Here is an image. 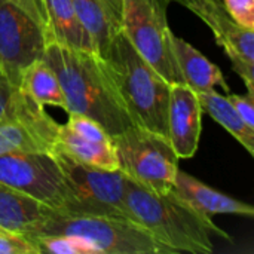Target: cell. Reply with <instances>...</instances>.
Masks as SVG:
<instances>
[{
    "label": "cell",
    "instance_id": "6da1fadb",
    "mask_svg": "<svg viewBox=\"0 0 254 254\" xmlns=\"http://www.w3.org/2000/svg\"><path fill=\"white\" fill-rule=\"evenodd\" d=\"M42 60L60 80L67 113L97 121L110 137L134 127L104 60L95 52L48 43Z\"/></svg>",
    "mask_w": 254,
    "mask_h": 254
},
{
    "label": "cell",
    "instance_id": "7a4b0ae2",
    "mask_svg": "<svg viewBox=\"0 0 254 254\" xmlns=\"http://www.w3.org/2000/svg\"><path fill=\"white\" fill-rule=\"evenodd\" d=\"M125 210L131 220L147 229L173 253L210 254L214 250L213 237L231 241V235L211 217L196 211L174 190L158 193L128 179Z\"/></svg>",
    "mask_w": 254,
    "mask_h": 254
},
{
    "label": "cell",
    "instance_id": "3957f363",
    "mask_svg": "<svg viewBox=\"0 0 254 254\" xmlns=\"http://www.w3.org/2000/svg\"><path fill=\"white\" fill-rule=\"evenodd\" d=\"M103 60L134 125L168 137L171 83L138 54L122 30L113 34Z\"/></svg>",
    "mask_w": 254,
    "mask_h": 254
},
{
    "label": "cell",
    "instance_id": "277c9868",
    "mask_svg": "<svg viewBox=\"0 0 254 254\" xmlns=\"http://www.w3.org/2000/svg\"><path fill=\"white\" fill-rule=\"evenodd\" d=\"M54 155L65 186V202L60 214L129 219L125 210L128 177L121 170H104L83 164L58 147Z\"/></svg>",
    "mask_w": 254,
    "mask_h": 254
},
{
    "label": "cell",
    "instance_id": "5b68a950",
    "mask_svg": "<svg viewBox=\"0 0 254 254\" xmlns=\"http://www.w3.org/2000/svg\"><path fill=\"white\" fill-rule=\"evenodd\" d=\"M36 235L79 237L86 240L97 254H173L147 229L127 217L68 216L55 211Z\"/></svg>",
    "mask_w": 254,
    "mask_h": 254
},
{
    "label": "cell",
    "instance_id": "8992f818",
    "mask_svg": "<svg viewBox=\"0 0 254 254\" xmlns=\"http://www.w3.org/2000/svg\"><path fill=\"white\" fill-rule=\"evenodd\" d=\"M112 143L128 179L158 193L173 190L180 159L168 137L134 125L113 135Z\"/></svg>",
    "mask_w": 254,
    "mask_h": 254
},
{
    "label": "cell",
    "instance_id": "52a82bcc",
    "mask_svg": "<svg viewBox=\"0 0 254 254\" xmlns=\"http://www.w3.org/2000/svg\"><path fill=\"white\" fill-rule=\"evenodd\" d=\"M167 4V0H124L122 31L167 82L185 83L173 54Z\"/></svg>",
    "mask_w": 254,
    "mask_h": 254
},
{
    "label": "cell",
    "instance_id": "ba28073f",
    "mask_svg": "<svg viewBox=\"0 0 254 254\" xmlns=\"http://www.w3.org/2000/svg\"><path fill=\"white\" fill-rule=\"evenodd\" d=\"M60 124L25 91L16 88L7 115L0 121V155L16 152L54 153Z\"/></svg>",
    "mask_w": 254,
    "mask_h": 254
},
{
    "label": "cell",
    "instance_id": "9c48e42d",
    "mask_svg": "<svg viewBox=\"0 0 254 254\" xmlns=\"http://www.w3.org/2000/svg\"><path fill=\"white\" fill-rule=\"evenodd\" d=\"M0 182L60 213L65 202L63 171L54 153L16 152L0 155Z\"/></svg>",
    "mask_w": 254,
    "mask_h": 254
},
{
    "label": "cell",
    "instance_id": "30bf717a",
    "mask_svg": "<svg viewBox=\"0 0 254 254\" xmlns=\"http://www.w3.org/2000/svg\"><path fill=\"white\" fill-rule=\"evenodd\" d=\"M46 40L37 19L19 6L0 0V68L19 88L24 71L43 57Z\"/></svg>",
    "mask_w": 254,
    "mask_h": 254
},
{
    "label": "cell",
    "instance_id": "8fae6325",
    "mask_svg": "<svg viewBox=\"0 0 254 254\" xmlns=\"http://www.w3.org/2000/svg\"><path fill=\"white\" fill-rule=\"evenodd\" d=\"M193 12L214 34L217 45L229 57L234 70L243 79L247 94L254 95V33L237 24L223 0H167Z\"/></svg>",
    "mask_w": 254,
    "mask_h": 254
},
{
    "label": "cell",
    "instance_id": "7c38bea8",
    "mask_svg": "<svg viewBox=\"0 0 254 254\" xmlns=\"http://www.w3.org/2000/svg\"><path fill=\"white\" fill-rule=\"evenodd\" d=\"M167 128L179 159L195 156L202 131V109L196 92L186 83H171Z\"/></svg>",
    "mask_w": 254,
    "mask_h": 254
},
{
    "label": "cell",
    "instance_id": "4fadbf2b",
    "mask_svg": "<svg viewBox=\"0 0 254 254\" xmlns=\"http://www.w3.org/2000/svg\"><path fill=\"white\" fill-rule=\"evenodd\" d=\"M45 40L71 49L95 52L92 40L80 24L71 0H36Z\"/></svg>",
    "mask_w": 254,
    "mask_h": 254
},
{
    "label": "cell",
    "instance_id": "5bb4252c",
    "mask_svg": "<svg viewBox=\"0 0 254 254\" xmlns=\"http://www.w3.org/2000/svg\"><path fill=\"white\" fill-rule=\"evenodd\" d=\"M54 213L49 205L0 182V228L30 238Z\"/></svg>",
    "mask_w": 254,
    "mask_h": 254
},
{
    "label": "cell",
    "instance_id": "9a60e30c",
    "mask_svg": "<svg viewBox=\"0 0 254 254\" xmlns=\"http://www.w3.org/2000/svg\"><path fill=\"white\" fill-rule=\"evenodd\" d=\"M173 190L196 211L208 217L216 214H238L247 217L254 216V208L250 204L219 192L180 170L176 174Z\"/></svg>",
    "mask_w": 254,
    "mask_h": 254
},
{
    "label": "cell",
    "instance_id": "2e32d148",
    "mask_svg": "<svg viewBox=\"0 0 254 254\" xmlns=\"http://www.w3.org/2000/svg\"><path fill=\"white\" fill-rule=\"evenodd\" d=\"M171 46L177 67L183 76V82L189 88H192L195 92H202L220 86L226 94L231 92L222 70L189 42L173 33Z\"/></svg>",
    "mask_w": 254,
    "mask_h": 254
},
{
    "label": "cell",
    "instance_id": "e0dca14e",
    "mask_svg": "<svg viewBox=\"0 0 254 254\" xmlns=\"http://www.w3.org/2000/svg\"><path fill=\"white\" fill-rule=\"evenodd\" d=\"M202 113L210 115L219 125H222L243 147L254 156V129L250 128L234 109L228 97L219 94L216 89L196 92Z\"/></svg>",
    "mask_w": 254,
    "mask_h": 254
},
{
    "label": "cell",
    "instance_id": "ac0fdd59",
    "mask_svg": "<svg viewBox=\"0 0 254 254\" xmlns=\"http://www.w3.org/2000/svg\"><path fill=\"white\" fill-rule=\"evenodd\" d=\"M58 149L71 158L104 170H119V161L112 141L100 143L86 140L73 132L65 124L58 131Z\"/></svg>",
    "mask_w": 254,
    "mask_h": 254
},
{
    "label": "cell",
    "instance_id": "d6986e66",
    "mask_svg": "<svg viewBox=\"0 0 254 254\" xmlns=\"http://www.w3.org/2000/svg\"><path fill=\"white\" fill-rule=\"evenodd\" d=\"M19 88L42 106L67 107L65 98L55 71L40 58L34 61L22 74Z\"/></svg>",
    "mask_w": 254,
    "mask_h": 254
},
{
    "label": "cell",
    "instance_id": "ffe728a7",
    "mask_svg": "<svg viewBox=\"0 0 254 254\" xmlns=\"http://www.w3.org/2000/svg\"><path fill=\"white\" fill-rule=\"evenodd\" d=\"M71 3L80 24L92 40L95 54L104 58L115 31L107 19L101 0H71Z\"/></svg>",
    "mask_w": 254,
    "mask_h": 254
},
{
    "label": "cell",
    "instance_id": "44dd1931",
    "mask_svg": "<svg viewBox=\"0 0 254 254\" xmlns=\"http://www.w3.org/2000/svg\"><path fill=\"white\" fill-rule=\"evenodd\" d=\"M27 240L36 254H97L86 240L73 235H36Z\"/></svg>",
    "mask_w": 254,
    "mask_h": 254
},
{
    "label": "cell",
    "instance_id": "7402d4cb",
    "mask_svg": "<svg viewBox=\"0 0 254 254\" xmlns=\"http://www.w3.org/2000/svg\"><path fill=\"white\" fill-rule=\"evenodd\" d=\"M67 115H68V119H67L65 125L77 135H80L86 140H91V141H100V143L112 141V137L97 121H94L85 115L74 113V112H70Z\"/></svg>",
    "mask_w": 254,
    "mask_h": 254
},
{
    "label": "cell",
    "instance_id": "603a6c76",
    "mask_svg": "<svg viewBox=\"0 0 254 254\" xmlns=\"http://www.w3.org/2000/svg\"><path fill=\"white\" fill-rule=\"evenodd\" d=\"M0 254H36V252L25 237L0 228Z\"/></svg>",
    "mask_w": 254,
    "mask_h": 254
},
{
    "label": "cell",
    "instance_id": "cb8c5ba5",
    "mask_svg": "<svg viewBox=\"0 0 254 254\" xmlns=\"http://www.w3.org/2000/svg\"><path fill=\"white\" fill-rule=\"evenodd\" d=\"M232 19L246 28H254V0H223Z\"/></svg>",
    "mask_w": 254,
    "mask_h": 254
},
{
    "label": "cell",
    "instance_id": "d4e9b609",
    "mask_svg": "<svg viewBox=\"0 0 254 254\" xmlns=\"http://www.w3.org/2000/svg\"><path fill=\"white\" fill-rule=\"evenodd\" d=\"M228 100L231 101L234 109L238 112L241 119L254 129V95H250V94L240 95V94L229 92Z\"/></svg>",
    "mask_w": 254,
    "mask_h": 254
},
{
    "label": "cell",
    "instance_id": "484cf974",
    "mask_svg": "<svg viewBox=\"0 0 254 254\" xmlns=\"http://www.w3.org/2000/svg\"><path fill=\"white\" fill-rule=\"evenodd\" d=\"M16 86H13L9 79L4 76V73L0 68V121L7 115L12 101H13V95H15Z\"/></svg>",
    "mask_w": 254,
    "mask_h": 254
},
{
    "label": "cell",
    "instance_id": "4316f807",
    "mask_svg": "<svg viewBox=\"0 0 254 254\" xmlns=\"http://www.w3.org/2000/svg\"><path fill=\"white\" fill-rule=\"evenodd\" d=\"M103 7L106 10L107 19L115 33L122 30V9L124 0H101Z\"/></svg>",
    "mask_w": 254,
    "mask_h": 254
},
{
    "label": "cell",
    "instance_id": "83f0119b",
    "mask_svg": "<svg viewBox=\"0 0 254 254\" xmlns=\"http://www.w3.org/2000/svg\"><path fill=\"white\" fill-rule=\"evenodd\" d=\"M16 6H19L21 9H24L28 15H31L34 19H37L40 22V15H39V9H37V3L36 0H7ZM42 25V24H40Z\"/></svg>",
    "mask_w": 254,
    "mask_h": 254
}]
</instances>
